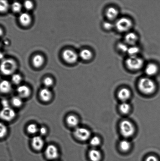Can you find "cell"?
Here are the masks:
<instances>
[{"mask_svg":"<svg viewBox=\"0 0 160 161\" xmlns=\"http://www.w3.org/2000/svg\"><path fill=\"white\" fill-rule=\"evenodd\" d=\"M156 87L155 82L148 78L141 79L138 83L139 89L142 93L145 94H153L156 91Z\"/></svg>","mask_w":160,"mask_h":161,"instance_id":"6da1fadb","label":"cell"},{"mask_svg":"<svg viewBox=\"0 0 160 161\" xmlns=\"http://www.w3.org/2000/svg\"><path fill=\"white\" fill-rule=\"evenodd\" d=\"M17 67L16 63L13 59H4L0 64V71L5 75H12L15 72Z\"/></svg>","mask_w":160,"mask_h":161,"instance_id":"7a4b0ae2","label":"cell"},{"mask_svg":"<svg viewBox=\"0 0 160 161\" xmlns=\"http://www.w3.org/2000/svg\"><path fill=\"white\" fill-rule=\"evenodd\" d=\"M120 128L121 133L125 138H129L132 136L135 132L134 124L128 120H124L121 122Z\"/></svg>","mask_w":160,"mask_h":161,"instance_id":"3957f363","label":"cell"},{"mask_svg":"<svg viewBox=\"0 0 160 161\" xmlns=\"http://www.w3.org/2000/svg\"><path fill=\"white\" fill-rule=\"evenodd\" d=\"M143 60L137 56H130L126 61L127 67L132 70H137L141 69L143 66Z\"/></svg>","mask_w":160,"mask_h":161,"instance_id":"277c9868","label":"cell"},{"mask_svg":"<svg viewBox=\"0 0 160 161\" xmlns=\"http://www.w3.org/2000/svg\"><path fill=\"white\" fill-rule=\"evenodd\" d=\"M132 26V22L129 19L125 17L121 18L116 22L115 26L119 31L126 32L131 29Z\"/></svg>","mask_w":160,"mask_h":161,"instance_id":"5b68a950","label":"cell"},{"mask_svg":"<svg viewBox=\"0 0 160 161\" xmlns=\"http://www.w3.org/2000/svg\"><path fill=\"white\" fill-rule=\"evenodd\" d=\"M74 135L76 138L82 141H85L90 138V130L84 127L76 128L74 131Z\"/></svg>","mask_w":160,"mask_h":161,"instance_id":"8992f818","label":"cell"},{"mask_svg":"<svg viewBox=\"0 0 160 161\" xmlns=\"http://www.w3.org/2000/svg\"><path fill=\"white\" fill-rule=\"evenodd\" d=\"M15 110L9 107L3 108L0 111V118L4 121H12L15 118Z\"/></svg>","mask_w":160,"mask_h":161,"instance_id":"52a82bcc","label":"cell"},{"mask_svg":"<svg viewBox=\"0 0 160 161\" xmlns=\"http://www.w3.org/2000/svg\"><path fill=\"white\" fill-rule=\"evenodd\" d=\"M62 58L66 62L70 64H75L78 60V56L73 50L66 49L62 53Z\"/></svg>","mask_w":160,"mask_h":161,"instance_id":"ba28073f","label":"cell"},{"mask_svg":"<svg viewBox=\"0 0 160 161\" xmlns=\"http://www.w3.org/2000/svg\"><path fill=\"white\" fill-rule=\"evenodd\" d=\"M45 154L47 158L50 160H54L59 157L58 148L53 145H49L45 149Z\"/></svg>","mask_w":160,"mask_h":161,"instance_id":"9c48e42d","label":"cell"},{"mask_svg":"<svg viewBox=\"0 0 160 161\" xmlns=\"http://www.w3.org/2000/svg\"><path fill=\"white\" fill-rule=\"evenodd\" d=\"M32 146L34 149L37 151H40L43 148L44 145V140L41 137L35 136L32 140Z\"/></svg>","mask_w":160,"mask_h":161,"instance_id":"30bf717a","label":"cell"},{"mask_svg":"<svg viewBox=\"0 0 160 161\" xmlns=\"http://www.w3.org/2000/svg\"><path fill=\"white\" fill-rule=\"evenodd\" d=\"M17 92L20 97L27 98L30 95L31 90L26 85H20L17 88Z\"/></svg>","mask_w":160,"mask_h":161,"instance_id":"8fae6325","label":"cell"},{"mask_svg":"<svg viewBox=\"0 0 160 161\" xmlns=\"http://www.w3.org/2000/svg\"><path fill=\"white\" fill-rule=\"evenodd\" d=\"M131 92L128 88H121L118 92V97L122 102H126L131 97Z\"/></svg>","mask_w":160,"mask_h":161,"instance_id":"7c38bea8","label":"cell"},{"mask_svg":"<svg viewBox=\"0 0 160 161\" xmlns=\"http://www.w3.org/2000/svg\"><path fill=\"white\" fill-rule=\"evenodd\" d=\"M137 36L133 32H129L127 34L125 37V43L127 45L132 46H134L137 41Z\"/></svg>","mask_w":160,"mask_h":161,"instance_id":"4fadbf2b","label":"cell"},{"mask_svg":"<svg viewBox=\"0 0 160 161\" xmlns=\"http://www.w3.org/2000/svg\"><path fill=\"white\" fill-rule=\"evenodd\" d=\"M19 20L23 26H27L30 24L31 22V16L27 13H23L19 17Z\"/></svg>","mask_w":160,"mask_h":161,"instance_id":"5bb4252c","label":"cell"},{"mask_svg":"<svg viewBox=\"0 0 160 161\" xmlns=\"http://www.w3.org/2000/svg\"><path fill=\"white\" fill-rule=\"evenodd\" d=\"M40 96L41 99L44 102H48L51 99L52 94L51 91L48 88H45L41 90Z\"/></svg>","mask_w":160,"mask_h":161,"instance_id":"9a60e30c","label":"cell"},{"mask_svg":"<svg viewBox=\"0 0 160 161\" xmlns=\"http://www.w3.org/2000/svg\"><path fill=\"white\" fill-rule=\"evenodd\" d=\"M12 86L10 82L7 80H3L0 82V92L7 94L12 90Z\"/></svg>","mask_w":160,"mask_h":161,"instance_id":"2e32d148","label":"cell"},{"mask_svg":"<svg viewBox=\"0 0 160 161\" xmlns=\"http://www.w3.org/2000/svg\"><path fill=\"white\" fill-rule=\"evenodd\" d=\"M89 158L91 161H100L101 158V154L98 150L93 149L89 151Z\"/></svg>","mask_w":160,"mask_h":161,"instance_id":"e0dca14e","label":"cell"},{"mask_svg":"<svg viewBox=\"0 0 160 161\" xmlns=\"http://www.w3.org/2000/svg\"><path fill=\"white\" fill-rule=\"evenodd\" d=\"M44 62V59L43 56L40 54L35 55L33 58L32 63L34 67L37 68L41 67Z\"/></svg>","mask_w":160,"mask_h":161,"instance_id":"ac0fdd59","label":"cell"},{"mask_svg":"<svg viewBox=\"0 0 160 161\" xmlns=\"http://www.w3.org/2000/svg\"><path fill=\"white\" fill-rule=\"evenodd\" d=\"M158 70L157 66L153 64H149L145 69V72L149 76H153L156 75Z\"/></svg>","mask_w":160,"mask_h":161,"instance_id":"d6986e66","label":"cell"},{"mask_svg":"<svg viewBox=\"0 0 160 161\" xmlns=\"http://www.w3.org/2000/svg\"><path fill=\"white\" fill-rule=\"evenodd\" d=\"M119 12L114 7L108 8L106 12V16L109 19L114 20L118 16Z\"/></svg>","mask_w":160,"mask_h":161,"instance_id":"ffe728a7","label":"cell"},{"mask_svg":"<svg viewBox=\"0 0 160 161\" xmlns=\"http://www.w3.org/2000/svg\"><path fill=\"white\" fill-rule=\"evenodd\" d=\"M66 121L68 125L71 127H76L79 124L78 118L74 115H70L67 116Z\"/></svg>","mask_w":160,"mask_h":161,"instance_id":"44dd1931","label":"cell"},{"mask_svg":"<svg viewBox=\"0 0 160 161\" xmlns=\"http://www.w3.org/2000/svg\"><path fill=\"white\" fill-rule=\"evenodd\" d=\"M80 56L84 60H89L92 58V53L90 50L85 49L81 50L80 53Z\"/></svg>","mask_w":160,"mask_h":161,"instance_id":"7402d4cb","label":"cell"},{"mask_svg":"<svg viewBox=\"0 0 160 161\" xmlns=\"http://www.w3.org/2000/svg\"><path fill=\"white\" fill-rule=\"evenodd\" d=\"M120 147L121 150L124 152L129 151L131 147V143L127 140H123L120 143Z\"/></svg>","mask_w":160,"mask_h":161,"instance_id":"603a6c76","label":"cell"},{"mask_svg":"<svg viewBox=\"0 0 160 161\" xmlns=\"http://www.w3.org/2000/svg\"><path fill=\"white\" fill-rule=\"evenodd\" d=\"M131 108L130 104L126 102H122L119 106L120 111L123 114H127L129 113Z\"/></svg>","mask_w":160,"mask_h":161,"instance_id":"cb8c5ba5","label":"cell"},{"mask_svg":"<svg viewBox=\"0 0 160 161\" xmlns=\"http://www.w3.org/2000/svg\"><path fill=\"white\" fill-rule=\"evenodd\" d=\"M9 5L6 1H0V13H5L8 10Z\"/></svg>","mask_w":160,"mask_h":161,"instance_id":"d4e9b609","label":"cell"},{"mask_svg":"<svg viewBox=\"0 0 160 161\" xmlns=\"http://www.w3.org/2000/svg\"><path fill=\"white\" fill-rule=\"evenodd\" d=\"M139 49L138 47L135 46H132L129 47L127 53L130 57L137 56V54L139 53Z\"/></svg>","mask_w":160,"mask_h":161,"instance_id":"484cf974","label":"cell"},{"mask_svg":"<svg viewBox=\"0 0 160 161\" xmlns=\"http://www.w3.org/2000/svg\"><path fill=\"white\" fill-rule=\"evenodd\" d=\"M12 102L13 105L17 107H21L23 103L22 98L19 96H15L13 97Z\"/></svg>","mask_w":160,"mask_h":161,"instance_id":"4316f807","label":"cell"},{"mask_svg":"<svg viewBox=\"0 0 160 161\" xmlns=\"http://www.w3.org/2000/svg\"><path fill=\"white\" fill-rule=\"evenodd\" d=\"M12 8L13 12L16 13H19L22 10V6L20 3L15 2L12 4Z\"/></svg>","mask_w":160,"mask_h":161,"instance_id":"83f0119b","label":"cell"},{"mask_svg":"<svg viewBox=\"0 0 160 161\" xmlns=\"http://www.w3.org/2000/svg\"><path fill=\"white\" fill-rule=\"evenodd\" d=\"M7 132V127L5 125L0 122V138H2L5 136Z\"/></svg>","mask_w":160,"mask_h":161,"instance_id":"f1b7e54d","label":"cell"},{"mask_svg":"<svg viewBox=\"0 0 160 161\" xmlns=\"http://www.w3.org/2000/svg\"><path fill=\"white\" fill-rule=\"evenodd\" d=\"M27 130L29 133L31 134H34L39 131V129L36 124H32L28 126Z\"/></svg>","mask_w":160,"mask_h":161,"instance_id":"f546056e","label":"cell"},{"mask_svg":"<svg viewBox=\"0 0 160 161\" xmlns=\"http://www.w3.org/2000/svg\"><path fill=\"white\" fill-rule=\"evenodd\" d=\"M101 143V140L98 137L95 136L91 138L90 140V144L94 147L99 146Z\"/></svg>","mask_w":160,"mask_h":161,"instance_id":"4dcf8cb0","label":"cell"},{"mask_svg":"<svg viewBox=\"0 0 160 161\" xmlns=\"http://www.w3.org/2000/svg\"><path fill=\"white\" fill-rule=\"evenodd\" d=\"M22 77L18 74H14L12 75V80L13 83L15 85H18L22 81Z\"/></svg>","mask_w":160,"mask_h":161,"instance_id":"1f68e13d","label":"cell"},{"mask_svg":"<svg viewBox=\"0 0 160 161\" xmlns=\"http://www.w3.org/2000/svg\"><path fill=\"white\" fill-rule=\"evenodd\" d=\"M117 47L120 51L123 53H127L129 47L125 43H120L117 45Z\"/></svg>","mask_w":160,"mask_h":161,"instance_id":"d6a6232c","label":"cell"},{"mask_svg":"<svg viewBox=\"0 0 160 161\" xmlns=\"http://www.w3.org/2000/svg\"><path fill=\"white\" fill-rule=\"evenodd\" d=\"M44 83L46 88L49 87L53 85V80L50 77H47L44 80Z\"/></svg>","mask_w":160,"mask_h":161,"instance_id":"836d02e7","label":"cell"},{"mask_svg":"<svg viewBox=\"0 0 160 161\" xmlns=\"http://www.w3.org/2000/svg\"><path fill=\"white\" fill-rule=\"evenodd\" d=\"M24 7L27 10H29L32 9L34 7V4L32 1H26L24 2Z\"/></svg>","mask_w":160,"mask_h":161,"instance_id":"e575fe53","label":"cell"},{"mask_svg":"<svg viewBox=\"0 0 160 161\" xmlns=\"http://www.w3.org/2000/svg\"><path fill=\"white\" fill-rule=\"evenodd\" d=\"M103 26L105 29L109 30L112 29L113 28V25L110 22H105L103 24Z\"/></svg>","mask_w":160,"mask_h":161,"instance_id":"d590c367","label":"cell"},{"mask_svg":"<svg viewBox=\"0 0 160 161\" xmlns=\"http://www.w3.org/2000/svg\"><path fill=\"white\" fill-rule=\"evenodd\" d=\"M145 161H159L158 158L153 155H150L147 158Z\"/></svg>","mask_w":160,"mask_h":161,"instance_id":"8d00e7d4","label":"cell"},{"mask_svg":"<svg viewBox=\"0 0 160 161\" xmlns=\"http://www.w3.org/2000/svg\"><path fill=\"white\" fill-rule=\"evenodd\" d=\"M39 131L40 132V135H45L47 133V130L46 128L42 127L39 129Z\"/></svg>","mask_w":160,"mask_h":161,"instance_id":"74e56055","label":"cell"},{"mask_svg":"<svg viewBox=\"0 0 160 161\" xmlns=\"http://www.w3.org/2000/svg\"><path fill=\"white\" fill-rule=\"evenodd\" d=\"M1 104L3 107V108L9 107V103L7 99H3V100L2 101Z\"/></svg>","mask_w":160,"mask_h":161,"instance_id":"f35d334b","label":"cell"},{"mask_svg":"<svg viewBox=\"0 0 160 161\" xmlns=\"http://www.w3.org/2000/svg\"><path fill=\"white\" fill-rule=\"evenodd\" d=\"M3 33L4 32H3V30L2 29V28H0V37L3 36Z\"/></svg>","mask_w":160,"mask_h":161,"instance_id":"ab89813d","label":"cell"},{"mask_svg":"<svg viewBox=\"0 0 160 161\" xmlns=\"http://www.w3.org/2000/svg\"><path fill=\"white\" fill-rule=\"evenodd\" d=\"M0 47H1V43H0Z\"/></svg>","mask_w":160,"mask_h":161,"instance_id":"60d3db41","label":"cell"}]
</instances>
